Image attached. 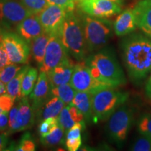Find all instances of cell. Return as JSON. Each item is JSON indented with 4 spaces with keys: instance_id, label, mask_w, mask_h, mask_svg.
Returning <instances> with one entry per match:
<instances>
[{
    "instance_id": "obj_1",
    "label": "cell",
    "mask_w": 151,
    "mask_h": 151,
    "mask_svg": "<svg viewBox=\"0 0 151 151\" xmlns=\"http://www.w3.org/2000/svg\"><path fill=\"white\" fill-rule=\"evenodd\" d=\"M122 58L128 74L139 83L151 72V40L148 37L134 34L120 43Z\"/></svg>"
},
{
    "instance_id": "obj_2",
    "label": "cell",
    "mask_w": 151,
    "mask_h": 151,
    "mask_svg": "<svg viewBox=\"0 0 151 151\" xmlns=\"http://www.w3.org/2000/svg\"><path fill=\"white\" fill-rule=\"evenodd\" d=\"M96 79L111 87L122 86L127 83L122 67L114 53L110 50H101L85 60Z\"/></svg>"
},
{
    "instance_id": "obj_3",
    "label": "cell",
    "mask_w": 151,
    "mask_h": 151,
    "mask_svg": "<svg viewBox=\"0 0 151 151\" xmlns=\"http://www.w3.org/2000/svg\"><path fill=\"white\" fill-rule=\"evenodd\" d=\"M60 39L69 55L76 61H84L88 50L85 39L83 23L74 10L67 11L60 32Z\"/></svg>"
},
{
    "instance_id": "obj_4",
    "label": "cell",
    "mask_w": 151,
    "mask_h": 151,
    "mask_svg": "<svg viewBox=\"0 0 151 151\" xmlns=\"http://www.w3.org/2000/svg\"><path fill=\"white\" fill-rule=\"evenodd\" d=\"M129 97L127 92H122L116 87H106L92 94L94 122L106 120L121 106Z\"/></svg>"
},
{
    "instance_id": "obj_5",
    "label": "cell",
    "mask_w": 151,
    "mask_h": 151,
    "mask_svg": "<svg viewBox=\"0 0 151 151\" xmlns=\"http://www.w3.org/2000/svg\"><path fill=\"white\" fill-rule=\"evenodd\" d=\"M83 23L88 52L97 51L108 43L112 36L111 21L87 15L83 19Z\"/></svg>"
},
{
    "instance_id": "obj_6",
    "label": "cell",
    "mask_w": 151,
    "mask_h": 151,
    "mask_svg": "<svg viewBox=\"0 0 151 151\" xmlns=\"http://www.w3.org/2000/svg\"><path fill=\"white\" fill-rule=\"evenodd\" d=\"M134 121L133 110L122 104L108 119L107 135L117 146L121 147L127 139Z\"/></svg>"
},
{
    "instance_id": "obj_7",
    "label": "cell",
    "mask_w": 151,
    "mask_h": 151,
    "mask_svg": "<svg viewBox=\"0 0 151 151\" xmlns=\"http://www.w3.org/2000/svg\"><path fill=\"white\" fill-rule=\"evenodd\" d=\"M36 112L27 97H22L9 112V133L24 131L33 126Z\"/></svg>"
},
{
    "instance_id": "obj_8",
    "label": "cell",
    "mask_w": 151,
    "mask_h": 151,
    "mask_svg": "<svg viewBox=\"0 0 151 151\" xmlns=\"http://www.w3.org/2000/svg\"><path fill=\"white\" fill-rule=\"evenodd\" d=\"M0 37L11 63L27 65L31 50L29 43L18 33L11 32L2 31Z\"/></svg>"
},
{
    "instance_id": "obj_9",
    "label": "cell",
    "mask_w": 151,
    "mask_h": 151,
    "mask_svg": "<svg viewBox=\"0 0 151 151\" xmlns=\"http://www.w3.org/2000/svg\"><path fill=\"white\" fill-rule=\"evenodd\" d=\"M69 83L76 91L89 92L92 94L101 88L109 87L94 78L85 61L76 64Z\"/></svg>"
},
{
    "instance_id": "obj_10",
    "label": "cell",
    "mask_w": 151,
    "mask_h": 151,
    "mask_svg": "<svg viewBox=\"0 0 151 151\" xmlns=\"http://www.w3.org/2000/svg\"><path fill=\"white\" fill-rule=\"evenodd\" d=\"M70 60L69 52L58 35H50L47 45L43 63L39 67L40 72H48L55 67Z\"/></svg>"
},
{
    "instance_id": "obj_11",
    "label": "cell",
    "mask_w": 151,
    "mask_h": 151,
    "mask_svg": "<svg viewBox=\"0 0 151 151\" xmlns=\"http://www.w3.org/2000/svg\"><path fill=\"white\" fill-rule=\"evenodd\" d=\"M78 7L88 16L108 18L121 12V4L111 0H80Z\"/></svg>"
},
{
    "instance_id": "obj_12",
    "label": "cell",
    "mask_w": 151,
    "mask_h": 151,
    "mask_svg": "<svg viewBox=\"0 0 151 151\" xmlns=\"http://www.w3.org/2000/svg\"><path fill=\"white\" fill-rule=\"evenodd\" d=\"M32 15L21 2L16 0H0V22L6 27H17Z\"/></svg>"
},
{
    "instance_id": "obj_13",
    "label": "cell",
    "mask_w": 151,
    "mask_h": 151,
    "mask_svg": "<svg viewBox=\"0 0 151 151\" xmlns=\"http://www.w3.org/2000/svg\"><path fill=\"white\" fill-rule=\"evenodd\" d=\"M67 13V11L61 6L49 4L37 15L45 32L50 35H58L60 37L62 26Z\"/></svg>"
},
{
    "instance_id": "obj_14",
    "label": "cell",
    "mask_w": 151,
    "mask_h": 151,
    "mask_svg": "<svg viewBox=\"0 0 151 151\" xmlns=\"http://www.w3.org/2000/svg\"><path fill=\"white\" fill-rule=\"evenodd\" d=\"M50 89L51 87L47 73L46 72H40L29 97L32 101V106L36 113L48 99Z\"/></svg>"
},
{
    "instance_id": "obj_15",
    "label": "cell",
    "mask_w": 151,
    "mask_h": 151,
    "mask_svg": "<svg viewBox=\"0 0 151 151\" xmlns=\"http://www.w3.org/2000/svg\"><path fill=\"white\" fill-rule=\"evenodd\" d=\"M16 31L20 37L29 43L35 38L45 32L37 14H32L24 19L17 25Z\"/></svg>"
},
{
    "instance_id": "obj_16",
    "label": "cell",
    "mask_w": 151,
    "mask_h": 151,
    "mask_svg": "<svg viewBox=\"0 0 151 151\" xmlns=\"http://www.w3.org/2000/svg\"><path fill=\"white\" fill-rule=\"evenodd\" d=\"M76 64L75 62L70 59L47 72L50 87L54 88L63 84L69 83Z\"/></svg>"
},
{
    "instance_id": "obj_17",
    "label": "cell",
    "mask_w": 151,
    "mask_h": 151,
    "mask_svg": "<svg viewBox=\"0 0 151 151\" xmlns=\"http://www.w3.org/2000/svg\"><path fill=\"white\" fill-rule=\"evenodd\" d=\"M137 18L133 9L122 11L117 17L113 24V29L118 37H124L133 32L137 29Z\"/></svg>"
},
{
    "instance_id": "obj_18",
    "label": "cell",
    "mask_w": 151,
    "mask_h": 151,
    "mask_svg": "<svg viewBox=\"0 0 151 151\" xmlns=\"http://www.w3.org/2000/svg\"><path fill=\"white\" fill-rule=\"evenodd\" d=\"M133 10L137 18L138 27L151 39V0L139 1Z\"/></svg>"
},
{
    "instance_id": "obj_19",
    "label": "cell",
    "mask_w": 151,
    "mask_h": 151,
    "mask_svg": "<svg viewBox=\"0 0 151 151\" xmlns=\"http://www.w3.org/2000/svg\"><path fill=\"white\" fill-rule=\"evenodd\" d=\"M84 120L82 113L71 104L64 107L58 117V124L65 130V133L77 122H84Z\"/></svg>"
},
{
    "instance_id": "obj_20",
    "label": "cell",
    "mask_w": 151,
    "mask_h": 151,
    "mask_svg": "<svg viewBox=\"0 0 151 151\" xmlns=\"http://www.w3.org/2000/svg\"><path fill=\"white\" fill-rule=\"evenodd\" d=\"M71 104L75 106L82 113L85 120L88 122H94L92 93L89 92L76 91Z\"/></svg>"
},
{
    "instance_id": "obj_21",
    "label": "cell",
    "mask_w": 151,
    "mask_h": 151,
    "mask_svg": "<svg viewBox=\"0 0 151 151\" xmlns=\"http://www.w3.org/2000/svg\"><path fill=\"white\" fill-rule=\"evenodd\" d=\"M65 104H66L59 98L52 96L50 99L45 101L37 113L42 120L50 118H58Z\"/></svg>"
},
{
    "instance_id": "obj_22",
    "label": "cell",
    "mask_w": 151,
    "mask_h": 151,
    "mask_svg": "<svg viewBox=\"0 0 151 151\" xmlns=\"http://www.w3.org/2000/svg\"><path fill=\"white\" fill-rule=\"evenodd\" d=\"M50 35L49 34L44 32L39 37L35 38L34 40L30 42L31 45V52L34 60L40 67L42 65L44 59L45 53L47 45H48Z\"/></svg>"
},
{
    "instance_id": "obj_23",
    "label": "cell",
    "mask_w": 151,
    "mask_h": 151,
    "mask_svg": "<svg viewBox=\"0 0 151 151\" xmlns=\"http://www.w3.org/2000/svg\"><path fill=\"white\" fill-rule=\"evenodd\" d=\"M29 66L25 65L22 67L17 75L14 77L12 80L6 85V93L11 96L15 101L20 100L22 97V83L23 80L24 76L25 74L27 71L29 69Z\"/></svg>"
},
{
    "instance_id": "obj_24",
    "label": "cell",
    "mask_w": 151,
    "mask_h": 151,
    "mask_svg": "<svg viewBox=\"0 0 151 151\" xmlns=\"http://www.w3.org/2000/svg\"><path fill=\"white\" fill-rule=\"evenodd\" d=\"M76 90L70 83H66L51 88L50 94L57 97L63 101L66 104H70L74 98Z\"/></svg>"
},
{
    "instance_id": "obj_25",
    "label": "cell",
    "mask_w": 151,
    "mask_h": 151,
    "mask_svg": "<svg viewBox=\"0 0 151 151\" xmlns=\"http://www.w3.org/2000/svg\"><path fill=\"white\" fill-rule=\"evenodd\" d=\"M38 76V70L35 67H29L24 76L22 83V97H27L32 92Z\"/></svg>"
},
{
    "instance_id": "obj_26",
    "label": "cell",
    "mask_w": 151,
    "mask_h": 151,
    "mask_svg": "<svg viewBox=\"0 0 151 151\" xmlns=\"http://www.w3.org/2000/svg\"><path fill=\"white\" fill-rule=\"evenodd\" d=\"M36 143L29 132H26L22 136L21 139L17 143H11L6 150L16 151H35Z\"/></svg>"
},
{
    "instance_id": "obj_27",
    "label": "cell",
    "mask_w": 151,
    "mask_h": 151,
    "mask_svg": "<svg viewBox=\"0 0 151 151\" xmlns=\"http://www.w3.org/2000/svg\"><path fill=\"white\" fill-rule=\"evenodd\" d=\"M65 132L59 124L56 126L48 134L41 137V142L46 146H53L63 141Z\"/></svg>"
},
{
    "instance_id": "obj_28",
    "label": "cell",
    "mask_w": 151,
    "mask_h": 151,
    "mask_svg": "<svg viewBox=\"0 0 151 151\" xmlns=\"http://www.w3.org/2000/svg\"><path fill=\"white\" fill-rule=\"evenodd\" d=\"M22 67L18 64L11 63L0 69V81L6 85L21 70Z\"/></svg>"
},
{
    "instance_id": "obj_29",
    "label": "cell",
    "mask_w": 151,
    "mask_h": 151,
    "mask_svg": "<svg viewBox=\"0 0 151 151\" xmlns=\"http://www.w3.org/2000/svg\"><path fill=\"white\" fill-rule=\"evenodd\" d=\"M32 14H38L49 5L48 0H20Z\"/></svg>"
},
{
    "instance_id": "obj_30",
    "label": "cell",
    "mask_w": 151,
    "mask_h": 151,
    "mask_svg": "<svg viewBox=\"0 0 151 151\" xmlns=\"http://www.w3.org/2000/svg\"><path fill=\"white\" fill-rule=\"evenodd\" d=\"M137 129L140 134L151 138V111L141 116L138 121Z\"/></svg>"
},
{
    "instance_id": "obj_31",
    "label": "cell",
    "mask_w": 151,
    "mask_h": 151,
    "mask_svg": "<svg viewBox=\"0 0 151 151\" xmlns=\"http://www.w3.org/2000/svg\"><path fill=\"white\" fill-rule=\"evenodd\" d=\"M131 150L134 151H151V138L141 134L133 143Z\"/></svg>"
},
{
    "instance_id": "obj_32",
    "label": "cell",
    "mask_w": 151,
    "mask_h": 151,
    "mask_svg": "<svg viewBox=\"0 0 151 151\" xmlns=\"http://www.w3.org/2000/svg\"><path fill=\"white\" fill-rule=\"evenodd\" d=\"M58 124V118H50L43 120L39 126V132L41 137L48 134Z\"/></svg>"
},
{
    "instance_id": "obj_33",
    "label": "cell",
    "mask_w": 151,
    "mask_h": 151,
    "mask_svg": "<svg viewBox=\"0 0 151 151\" xmlns=\"http://www.w3.org/2000/svg\"><path fill=\"white\" fill-rule=\"evenodd\" d=\"M15 99L9 94L5 93L0 96V113L3 112L9 113L14 106Z\"/></svg>"
},
{
    "instance_id": "obj_34",
    "label": "cell",
    "mask_w": 151,
    "mask_h": 151,
    "mask_svg": "<svg viewBox=\"0 0 151 151\" xmlns=\"http://www.w3.org/2000/svg\"><path fill=\"white\" fill-rule=\"evenodd\" d=\"M85 127V122H77L66 133V139L81 138V132Z\"/></svg>"
},
{
    "instance_id": "obj_35",
    "label": "cell",
    "mask_w": 151,
    "mask_h": 151,
    "mask_svg": "<svg viewBox=\"0 0 151 151\" xmlns=\"http://www.w3.org/2000/svg\"><path fill=\"white\" fill-rule=\"evenodd\" d=\"M48 2L49 4L61 6L67 11H73L75 8V3L73 0H48Z\"/></svg>"
},
{
    "instance_id": "obj_36",
    "label": "cell",
    "mask_w": 151,
    "mask_h": 151,
    "mask_svg": "<svg viewBox=\"0 0 151 151\" xmlns=\"http://www.w3.org/2000/svg\"><path fill=\"white\" fill-rule=\"evenodd\" d=\"M82 145V139L81 138L78 139H66L65 146L68 150L76 151L78 150Z\"/></svg>"
},
{
    "instance_id": "obj_37",
    "label": "cell",
    "mask_w": 151,
    "mask_h": 151,
    "mask_svg": "<svg viewBox=\"0 0 151 151\" xmlns=\"http://www.w3.org/2000/svg\"><path fill=\"white\" fill-rule=\"evenodd\" d=\"M11 63V62L9 60L8 55H7L6 51L4 47L3 46L1 37H0V69Z\"/></svg>"
},
{
    "instance_id": "obj_38",
    "label": "cell",
    "mask_w": 151,
    "mask_h": 151,
    "mask_svg": "<svg viewBox=\"0 0 151 151\" xmlns=\"http://www.w3.org/2000/svg\"><path fill=\"white\" fill-rule=\"evenodd\" d=\"M9 128V113H0V132H5Z\"/></svg>"
},
{
    "instance_id": "obj_39",
    "label": "cell",
    "mask_w": 151,
    "mask_h": 151,
    "mask_svg": "<svg viewBox=\"0 0 151 151\" xmlns=\"http://www.w3.org/2000/svg\"><path fill=\"white\" fill-rule=\"evenodd\" d=\"M9 132H0V151L6 150L9 143Z\"/></svg>"
},
{
    "instance_id": "obj_40",
    "label": "cell",
    "mask_w": 151,
    "mask_h": 151,
    "mask_svg": "<svg viewBox=\"0 0 151 151\" xmlns=\"http://www.w3.org/2000/svg\"><path fill=\"white\" fill-rule=\"evenodd\" d=\"M146 94L149 99L151 100V73L150 76L146 81Z\"/></svg>"
},
{
    "instance_id": "obj_41",
    "label": "cell",
    "mask_w": 151,
    "mask_h": 151,
    "mask_svg": "<svg viewBox=\"0 0 151 151\" xmlns=\"http://www.w3.org/2000/svg\"><path fill=\"white\" fill-rule=\"evenodd\" d=\"M6 93V85L3 83L1 81H0V96L2 94Z\"/></svg>"
},
{
    "instance_id": "obj_42",
    "label": "cell",
    "mask_w": 151,
    "mask_h": 151,
    "mask_svg": "<svg viewBox=\"0 0 151 151\" xmlns=\"http://www.w3.org/2000/svg\"><path fill=\"white\" fill-rule=\"evenodd\" d=\"M111 1H116V2L122 5V4L123 3L124 0H111Z\"/></svg>"
},
{
    "instance_id": "obj_43",
    "label": "cell",
    "mask_w": 151,
    "mask_h": 151,
    "mask_svg": "<svg viewBox=\"0 0 151 151\" xmlns=\"http://www.w3.org/2000/svg\"><path fill=\"white\" fill-rule=\"evenodd\" d=\"M2 32V30H1V27H0V35H1V33Z\"/></svg>"
},
{
    "instance_id": "obj_44",
    "label": "cell",
    "mask_w": 151,
    "mask_h": 151,
    "mask_svg": "<svg viewBox=\"0 0 151 151\" xmlns=\"http://www.w3.org/2000/svg\"><path fill=\"white\" fill-rule=\"evenodd\" d=\"M73 1H80V0H73Z\"/></svg>"
}]
</instances>
